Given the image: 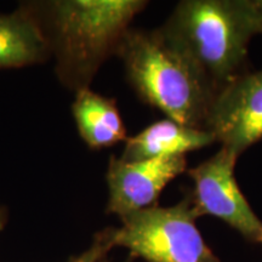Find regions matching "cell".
I'll return each instance as SVG.
<instances>
[{
	"label": "cell",
	"instance_id": "obj_4",
	"mask_svg": "<svg viewBox=\"0 0 262 262\" xmlns=\"http://www.w3.org/2000/svg\"><path fill=\"white\" fill-rule=\"evenodd\" d=\"M196 219L186 194L176 205H157L120 219L122 226L113 228L114 247L146 262H221L205 243Z\"/></svg>",
	"mask_w": 262,
	"mask_h": 262
},
{
	"label": "cell",
	"instance_id": "obj_10",
	"mask_svg": "<svg viewBox=\"0 0 262 262\" xmlns=\"http://www.w3.org/2000/svg\"><path fill=\"white\" fill-rule=\"evenodd\" d=\"M72 113L80 137L91 149L107 148L127 140L126 127L114 98L88 88L75 93Z\"/></svg>",
	"mask_w": 262,
	"mask_h": 262
},
{
	"label": "cell",
	"instance_id": "obj_9",
	"mask_svg": "<svg viewBox=\"0 0 262 262\" xmlns=\"http://www.w3.org/2000/svg\"><path fill=\"white\" fill-rule=\"evenodd\" d=\"M50 47L28 4L11 14H0V71L42 63Z\"/></svg>",
	"mask_w": 262,
	"mask_h": 262
},
{
	"label": "cell",
	"instance_id": "obj_11",
	"mask_svg": "<svg viewBox=\"0 0 262 262\" xmlns=\"http://www.w3.org/2000/svg\"><path fill=\"white\" fill-rule=\"evenodd\" d=\"M113 248H116L113 241V227H110L98 232L90 248L68 262H111L108 254ZM125 262H133V258L130 257Z\"/></svg>",
	"mask_w": 262,
	"mask_h": 262
},
{
	"label": "cell",
	"instance_id": "obj_1",
	"mask_svg": "<svg viewBox=\"0 0 262 262\" xmlns=\"http://www.w3.org/2000/svg\"><path fill=\"white\" fill-rule=\"evenodd\" d=\"M37 17L56 60L55 72L62 85L88 89L98 70L146 8L143 0H57L27 3Z\"/></svg>",
	"mask_w": 262,
	"mask_h": 262
},
{
	"label": "cell",
	"instance_id": "obj_2",
	"mask_svg": "<svg viewBox=\"0 0 262 262\" xmlns=\"http://www.w3.org/2000/svg\"><path fill=\"white\" fill-rule=\"evenodd\" d=\"M117 55L141 100L182 125L205 130L216 93L159 29L130 28Z\"/></svg>",
	"mask_w": 262,
	"mask_h": 262
},
{
	"label": "cell",
	"instance_id": "obj_3",
	"mask_svg": "<svg viewBox=\"0 0 262 262\" xmlns=\"http://www.w3.org/2000/svg\"><path fill=\"white\" fill-rule=\"evenodd\" d=\"M158 29L194 64L216 95L248 71L253 35L237 0H182Z\"/></svg>",
	"mask_w": 262,
	"mask_h": 262
},
{
	"label": "cell",
	"instance_id": "obj_7",
	"mask_svg": "<svg viewBox=\"0 0 262 262\" xmlns=\"http://www.w3.org/2000/svg\"><path fill=\"white\" fill-rule=\"evenodd\" d=\"M187 170L186 156L136 162H127L112 156L106 172V211L123 219L157 206L163 189Z\"/></svg>",
	"mask_w": 262,
	"mask_h": 262
},
{
	"label": "cell",
	"instance_id": "obj_13",
	"mask_svg": "<svg viewBox=\"0 0 262 262\" xmlns=\"http://www.w3.org/2000/svg\"><path fill=\"white\" fill-rule=\"evenodd\" d=\"M6 220H8V214L4 208H0V232L3 231V228L5 227Z\"/></svg>",
	"mask_w": 262,
	"mask_h": 262
},
{
	"label": "cell",
	"instance_id": "obj_12",
	"mask_svg": "<svg viewBox=\"0 0 262 262\" xmlns=\"http://www.w3.org/2000/svg\"><path fill=\"white\" fill-rule=\"evenodd\" d=\"M250 34H262V0H237Z\"/></svg>",
	"mask_w": 262,
	"mask_h": 262
},
{
	"label": "cell",
	"instance_id": "obj_14",
	"mask_svg": "<svg viewBox=\"0 0 262 262\" xmlns=\"http://www.w3.org/2000/svg\"><path fill=\"white\" fill-rule=\"evenodd\" d=\"M261 244H262V243H261Z\"/></svg>",
	"mask_w": 262,
	"mask_h": 262
},
{
	"label": "cell",
	"instance_id": "obj_6",
	"mask_svg": "<svg viewBox=\"0 0 262 262\" xmlns=\"http://www.w3.org/2000/svg\"><path fill=\"white\" fill-rule=\"evenodd\" d=\"M205 130L238 158L262 141V70L247 71L216 95Z\"/></svg>",
	"mask_w": 262,
	"mask_h": 262
},
{
	"label": "cell",
	"instance_id": "obj_5",
	"mask_svg": "<svg viewBox=\"0 0 262 262\" xmlns=\"http://www.w3.org/2000/svg\"><path fill=\"white\" fill-rule=\"evenodd\" d=\"M238 157L221 147L214 156L188 169L193 189L187 194L198 217L214 216L245 239L262 243V221L255 214L234 176Z\"/></svg>",
	"mask_w": 262,
	"mask_h": 262
},
{
	"label": "cell",
	"instance_id": "obj_8",
	"mask_svg": "<svg viewBox=\"0 0 262 262\" xmlns=\"http://www.w3.org/2000/svg\"><path fill=\"white\" fill-rule=\"evenodd\" d=\"M215 142V137L209 131L182 125L165 118L150 124L137 135L127 137L120 158L136 162L186 156Z\"/></svg>",
	"mask_w": 262,
	"mask_h": 262
}]
</instances>
